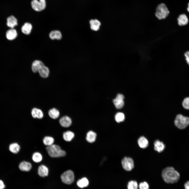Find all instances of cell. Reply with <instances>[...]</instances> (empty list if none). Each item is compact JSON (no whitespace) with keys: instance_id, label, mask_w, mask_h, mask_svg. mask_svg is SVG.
<instances>
[{"instance_id":"cell-21","label":"cell","mask_w":189,"mask_h":189,"mask_svg":"<svg viewBox=\"0 0 189 189\" xmlns=\"http://www.w3.org/2000/svg\"><path fill=\"white\" fill-rule=\"evenodd\" d=\"M178 24L180 26L185 25L187 24L188 20L186 15L185 14L180 15L177 19Z\"/></svg>"},{"instance_id":"cell-30","label":"cell","mask_w":189,"mask_h":189,"mask_svg":"<svg viewBox=\"0 0 189 189\" xmlns=\"http://www.w3.org/2000/svg\"><path fill=\"white\" fill-rule=\"evenodd\" d=\"M125 118L124 114L122 113L119 112L115 115V119L116 121L118 123L123 121Z\"/></svg>"},{"instance_id":"cell-34","label":"cell","mask_w":189,"mask_h":189,"mask_svg":"<svg viewBox=\"0 0 189 189\" xmlns=\"http://www.w3.org/2000/svg\"><path fill=\"white\" fill-rule=\"evenodd\" d=\"M185 56L186 57V59L187 63L189 65V51H187L185 54Z\"/></svg>"},{"instance_id":"cell-20","label":"cell","mask_w":189,"mask_h":189,"mask_svg":"<svg viewBox=\"0 0 189 189\" xmlns=\"http://www.w3.org/2000/svg\"><path fill=\"white\" fill-rule=\"evenodd\" d=\"M32 28V25L31 24L26 23L22 27L21 30L23 33L28 35L31 32Z\"/></svg>"},{"instance_id":"cell-13","label":"cell","mask_w":189,"mask_h":189,"mask_svg":"<svg viewBox=\"0 0 189 189\" xmlns=\"http://www.w3.org/2000/svg\"><path fill=\"white\" fill-rule=\"evenodd\" d=\"M48 173V169L46 166L42 165L39 166L38 169V173L40 176L43 177L47 176Z\"/></svg>"},{"instance_id":"cell-9","label":"cell","mask_w":189,"mask_h":189,"mask_svg":"<svg viewBox=\"0 0 189 189\" xmlns=\"http://www.w3.org/2000/svg\"><path fill=\"white\" fill-rule=\"evenodd\" d=\"M59 122L62 127L65 128L69 127L72 124L71 119L67 116H64L61 118L59 119Z\"/></svg>"},{"instance_id":"cell-2","label":"cell","mask_w":189,"mask_h":189,"mask_svg":"<svg viewBox=\"0 0 189 189\" xmlns=\"http://www.w3.org/2000/svg\"><path fill=\"white\" fill-rule=\"evenodd\" d=\"M170 12L166 5L161 3L158 4L156 8L155 15L159 20L166 19L169 15Z\"/></svg>"},{"instance_id":"cell-18","label":"cell","mask_w":189,"mask_h":189,"mask_svg":"<svg viewBox=\"0 0 189 189\" xmlns=\"http://www.w3.org/2000/svg\"><path fill=\"white\" fill-rule=\"evenodd\" d=\"M31 114L33 118H37L39 119H42L44 115L41 110L35 108H33L32 110Z\"/></svg>"},{"instance_id":"cell-36","label":"cell","mask_w":189,"mask_h":189,"mask_svg":"<svg viewBox=\"0 0 189 189\" xmlns=\"http://www.w3.org/2000/svg\"><path fill=\"white\" fill-rule=\"evenodd\" d=\"M5 187L3 181L0 180V189H3Z\"/></svg>"},{"instance_id":"cell-17","label":"cell","mask_w":189,"mask_h":189,"mask_svg":"<svg viewBox=\"0 0 189 189\" xmlns=\"http://www.w3.org/2000/svg\"><path fill=\"white\" fill-rule=\"evenodd\" d=\"M91 29L95 31L98 30L101 25L100 22L97 19H92L90 21Z\"/></svg>"},{"instance_id":"cell-33","label":"cell","mask_w":189,"mask_h":189,"mask_svg":"<svg viewBox=\"0 0 189 189\" xmlns=\"http://www.w3.org/2000/svg\"><path fill=\"white\" fill-rule=\"evenodd\" d=\"M182 104L183 107L185 109H189V97H186L184 99Z\"/></svg>"},{"instance_id":"cell-19","label":"cell","mask_w":189,"mask_h":189,"mask_svg":"<svg viewBox=\"0 0 189 189\" xmlns=\"http://www.w3.org/2000/svg\"><path fill=\"white\" fill-rule=\"evenodd\" d=\"M49 36L52 40L56 39L60 40L62 38L61 32L59 30H54L51 32L49 34Z\"/></svg>"},{"instance_id":"cell-8","label":"cell","mask_w":189,"mask_h":189,"mask_svg":"<svg viewBox=\"0 0 189 189\" xmlns=\"http://www.w3.org/2000/svg\"><path fill=\"white\" fill-rule=\"evenodd\" d=\"M124 96L122 94L119 93L113 99V102L117 109H120L123 107L124 104Z\"/></svg>"},{"instance_id":"cell-28","label":"cell","mask_w":189,"mask_h":189,"mask_svg":"<svg viewBox=\"0 0 189 189\" xmlns=\"http://www.w3.org/2000/svg\"><path fill=\"white\" fill-rule=\"evenodd\" d=\"M54 138L52 137L47 136L45 137L43 140L44 144L47 146H50L54 144Z\"/></svg>"},{"instance_id":"cell-6","label":"cell","mask_w":189,"mask_h":189,"mask_svg":"<svg viewBox=\"0 0 189 189\" xmlns=\"http://www.w3.org/2000/svg\"><path fill=\"white\" fill-rule=\"evenodd\" d=\"M122 164L123 168L126 171L132 170L134 167V163L133 159L131 158L124 157L122 161Z\"/></svg>"},{"instance_id":"cell-22","label":"cell","mask_w":189,"mask_h":189,"mask_svg":"<svg viewBox=\"0 0 189 189\" xmlns=\"http://www.w3.org/2000/svg\"><path fill=\"white\" fill-rule=\"evenodd\" d=\"M40 76L43 78H46L48 77L49 73V70L48 68L44 65L38 71Z\"/></svg>"},{"instance_id":"cell-1","label":"cell","mask_w":189,"mask_h":189,"mask_svg":"<svg viewBox=\"0 0 189 189\" xmlns=\"http://www.w3.org/2000/svg\"><path fill=\"white\" fill-rule=\"evenodd\" d=\"M162 177L166 183L172 184L177 182L180 178L179 172L172 167H167L162 171Z\"/></svg>"},{"instance_id":"cell-37","label":"cell","mask_w":189,"mask_h":189,"mask_svg":"<svg viewBox=\"0 0 189 189\" xmlns=\"http://www.w3.org/2000/svg\"><path fill=\"white\" fill-rule=\"evenodd\" d=\"M187 10L188 12H189V3L188 4V7L187 8Z\"/></svg>"},{"instance_id":"cell-24","label":"cell","mask_w":189,"mask_h":189,"mask_svg":"<svg viewBox=\"0 0 189 189\" xmlns=\"http://www.w3.org/2000/svg\"><path fill=\"white\" fill-rule=\"evenodd\" d=\"M10 151L14 154H17L19 151L20 147L17 143H14L10 144L9 146Z\"/></svg>"},{"instance_id":"cell-35","label":"cell","mask_w":189,"mask_h":189,"mask_svg":"<svg viewBox=\"0 0 189 189\" xmlns=\"http://www.w3.org/2000/svg\"><path fill=\"white\" fill-rule=\"evenodd\" d=\"M184 187L185 189H189V181H186L185 183Z\"/></svg>"},{"instance_id":"cell-14","label":"cell","mask_w":189,"mask_h":189,"mask_svg":"<svg viewBox=\"0 0 189 189\" xmlns=\"http://www.w3.org/2000/svg\"><path fill=\"white\" fill-rule=\"evenodd\" d=\"M7 24L8 27L11 28H13L17 25V20L14 16H10L7 19Z\"/></svg>"},{"instance_id":"cell-23","label":"cell","mask_w":189,"mask_h":189,"mask_svg":"<svg viewBox=\"0 0 189 189\" xmlns=\"http://www.w3.org/2000/svg\"><path fill=\"white\" fill-rule=\"evenodd\" d=\"M96 134L94 132L92 131H89L87 134L86 140L89 143H93L96 139Z\"/></svg>"},{"instance_id":"cell-7","label":"cell","mask_w":189,"mask_h":189,"mask_svg":"<svg viewBox=\"0 0 189 189\" xmlns=\"http://www.w3.org/2000/svg\"><path fill=\"white\" fill-rule=\"evenodd\" d=\"M32 8L37 11H40L44 10L46 6L45 0H33L31 3Z\"/></svg>"},{"instance_id":"cell-16","label":"cell","mask_w":189,"mask_h":189,"mask_svg":"<svg viewBox=\"0 0 189 189\" xmlns=\"http://www.w3.org/2000/svg\"><path fill=\"white\" fill-rule=\"evenodd\" d=\"M6 37L7 39L9 40H12L15 39L17 36V33L15 29L11 28L8 30L6 32Z\"/></svg>"},{"instance_id":"cell-12","label":"cell","mask_w":189,"mask_h":189,"mask_svg":"<svg viewBox=\"0 0 189 189\" xmlns=\"http://www.w3.org/2000/svg\"><path fill=\"white\" fill-rule=\"evenodd\" d=\"M19 169L24 171H28L30 170L32 167L31 164L29 162L23 161L19 164Z\"/></svg>"},{"instance_id":"cell-5","label":"cell","mask_w":189,"mask_h":189,"mask_svg":"<svg viewBox=\"0 0 189 189\" xmlns=\"http://www.w3.org/2000/svg\"><path fill=\"white\" fill-rule=\"evenodd\" d=\"M61 177L62 182L67 184H71L74 180V173L71 170L65 172L61 175Z\"/></svg>"},{"instance_id":"cell-31","label":"cell","mask_w":189,"mask_h":189,"mask_svg":"<svg viewBox=\"0 0 189 189\" xmlns=\"http://www.w3.org/2000/svg\"><path fill=\"white\" fill-rule=\"evenodd\" d=\"M138 185L137 182L134 180H131L128 183L127 189H138Z\"/></svg>"},{"instance_id":"cell-4","label":"cell","mask_w":189,"mask_h":189,"mask_svg":"<svg viewBox=\"0 0 189 189\" xmlns=\"http://www.w3.org/2000/svg\"><path fill=\"white\" fill-rule=\"evenodd\" d=\"M174 124L180 129H185L189 125V118L181 114H178L176 117Z\"/></svg>"},{"instance_id":"cell-15","label":"cell","mask_w":189,"mask_h":189,"mask_svg":"<svg viewBox=\"0 0 189 189\" xmlns=\"http://www.w3.org/2000/svg\"><path fill=\"white\" fill-rule=\"evenodd\" d=\"M138 143L139 146L142 149L146 148L149 145L148 140L143 136H141L138 139Z\"/></svg>"},{"instance_id":"cell-25","label":"cell","mask_w":189,"mask_h":189,"mask_svg":"<svg viewBox=\"0 0 189 189\" xmlns=\"http://www.w3.org/2000/svg\"><path fill=\"white\" fill-rule=\"evenodd\" d=\"M74 136V134L70 131H67L64 132L63 134V138L65 140L67 141H71Z\"/></svg>"},{"instance_id":"cell-10","label":"cell","mask_w":189,"mask_h":189,"mask_svg":"<svg viewBox=\"0 0 189 189\" xmlns=\"http://www.w3.org/2000/svg\"><path fill=\"white\" fill-rule=\"evenodd\" d=\"M154 150L159 153H161L165 149V146L164 143L158 140H155L154 143Z\"/></svg>"},{"instance_id":"cell-11","label":"cell","mask_w":189,"mask_h":189,"mask_svg":"<svg viewBox=\"0 0 189 189\" xmlns=\"http://www.w3.org/2000/svg\"><path fill=\"white\" fill-rule=\"evenodd\" d=\"M44 65L41 61L38 60H35L32 64V70L34 72L36 73Z\"/></svg>"},{"instance_id":"cell-32","label":"cell","mask_w":189,"mask_h":189,"mask_svg":"<svg viewBox=\"0 0 189 189\" xmlns=\"http://www.w3.org/2000/svg\"><path fill=\"white\" fill-rule=\"evenodd\" d=\"M139 189H149V186L147 182L144 181L140 182L138 185Z\"/></svg>"},{"instance_id":"cell-3","label":"cell","mask_w":189,"mask_h":189,"mask_svg":"<svg viewBox=\"0 0 189 189\" xmlns=\"http://www.w3.org/2000/svg\"><path fill=\"white\" fill-rule=\"evenodd\" d=\"M46 150L49 155L52 158H57L65 156L66 152L62 150L60 147L57 145L54 144L47 146Z\"/></svg>"},{"instance_id":"cell-27","label":"cell","mask_w":189,"mask_h":189,"mask_svg":"<svg viewBox=\"0 0 189 189\" xmlns=\"http://www.w3.org/2000/svg\"><path fill=\"white\" fill-rule=\"evenodd\" d=\"M77 184L80 187L83 188L87 187L88 185L89 181L86 177H83L78 180Z\"/></svg>"},{"instance_id":"cell-29","label":"cell","mask_w":189,"mask_h":189,"mask_svg":"<svg viewBox=\"0 0 189 189\" xmlns=\"http://www.w3.org/2000/svg\"><path fill=\"white\" fill-rule=\"evenodd\" d=\"M43 157L40 153L38 152H35L33 153L32 156L33 161L36 163L40 162L42 160Z\"/></svg>"},{"instance_id":"cell-26","label":"cell","mask_w":189,"mask_h":189,"mask_svg":"<svg viewBox=\"0 0 189 189\" xmlns=\"http://www.w3.org/2000/svg\"><path fill=\"white\" fill-rule=\"evenodd\" d=\"M48 114L50 117L54 119L57 118L60 115L59 111L57 109L54 108L50 109L49 111Z\"/></svg>"}]
</instances>
